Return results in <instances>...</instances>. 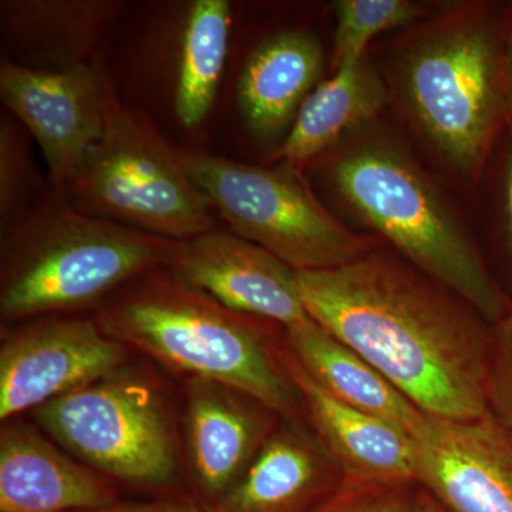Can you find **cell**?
I'll use <instances>...</instances> for the list:
<instances>
[{
	"label": "cell",
	"mask_w": 512,
	"mask_h": 512,
	"mask_svg": "<svg viewBox=\"0 0 512 512\" xmlns=\"http://www.w3.org/2000/svg\"><path fill=\"white\" fill-rule=\"evenodd\" d=\"M106 74L92 64L59 72L3 59L0 97L36 141L53 190L63 194L79 177L106 127Z\"/></svg>",
	"instance_id": "9"
},
{
	"label": "cell",
	"mask_w": 512,
	"mask_h": 512,
	"mask_svg": "<svg viewBox=\"0 0 512 512\" xmlns=\"http://www.w3.org/2000/svg\"><path fill=\"white\" fill-rule=\"evenodd\" d=\"M505 80H507V127L512 136V2L505 9Z\"/></svg>",
	"instance_id": "28"
},
{
	"label": "cell",
	"mask_w": 512,
	"mask_h": 512,
	"mask_svg": "<svg viewBox=\"0 0 512 512\" xmlns=\"http://www.w3.org/2000/svg\"><path fill=\"white\" fill-rule=\"evenodd\" d=\"M52 188V187H50ZM36 171L30 134L15 116L0 117V222L8 227L32 210L49 192Z\"/></svg>",
	"instance_id": "24"
},
{
	"label": "cell",
	"mask_w": 512,
	"mask_h": 512,
	"mask_svg": "<svg viewBox=\"0 0 512 512\" xmlns=\"http://www.w3.org/2000/svg\"><path fill=\"white\" fill-rule=\"evenodd\" d=\"M323 67L322 45L308 30H281L252 50L239 77L238 103L255 138L271 143L288 136Z\"/></svg>",
	"instance_id": "18"
},
{
	"label": "cell",
	"mask_w": 512,
	"mask_h": 512,
	"mask_svg": "<svg viewBox=\"0 0 512 512\" xmlns=\"http://www.w3.org/2000/svg\"><path fill=\"white\" fill-rule=\"evenodd\" d=\"M285 340L303 369L326 392L410 436L419 429L426 413L355 350L311 318L285 329Z\"/></svg>",
	"instance_id": "20"
},
{
	"label": "cell",
	"mask_w": 512,
	"mask_h": 512,
	"mask_svg": "<svg viewBox=\"0 0 512 512\" xmlns=\"http://www.w3.org/2000/svg\"><path fill=\"white\" fill-rule=\"evenodd\" d=\"M229 29L227 0L192 3L181 39L174 96L175 114L184 127H198L210 114L227 60Z\"/></svg>",
	"instance_id": "21"
},
{
	"label": "cell",
	"mask_w": 512,
	"mask_h": 512,
	"mask_svg": "<svg viewBox=\"0 0 512 512\" xmlns=\"http://www.w3.org/2000/svg\"><path fill=\"white\" fill-rule=\"evenodd\" d=\"M63 197L77 211L171 241L215 229L212 207L185 171L177 147L106 87V127Z\"/></svg>",
	"instance_id": "7"
},
{
	"label": "cell",
	"mask_w": 512,
	"mask_h": 512,
	"mask_svg": "<svg viewBox=\"0 0 512 512\" xmlns=\"http://www.w3.org/2000/svg\"><path fill=\"white\" fill-rule=\"evenodd\" d=\"M163 268L231 311L271 320L285 329L309 319L296 288V272L234 232L215 228L175 241Z\"/></svg>",
	"instance_id": "12"
},
{
	"label": "cell",
	"mask_w": 512,
	"mask_h": 512,
	"mask_svg": "<svg viewBox=\"0 0 512 512\" xmlns=\"http://www.w3.org/2000/svg\"><path fill=\"white\" fill-rule=\"evenodd\" d=\"M487 397L490 413L512 430V311L493 325Z\"/></svg>",
	"instance_id": "26"
},
{
	"label": "cell",
	"mask_w": 512,
	"mask_h": 512,
	"mask_svg": "<svg viewBox=\"0 0 512 512\" xmlns=\"http://www.w3.org/2000/svg\"><path fill=\"white\" fill-rule=\"evenodd\" d=\"M119 504L92 468L74 463L40 431L9 420L0 434V512H89Z\"/></svg>",
	"instance_id": "16"
},
{
	"label": "cell",
	"mask_w": 512,
	"mask_h": 512,
	"mask_svg": "<svg viewBox=\"0 0 512 512\" xmlns=\"http://www.w3.org/2000/svg\"><path fill=\"white\" fill-rule=\"evenodd\" d=\"M306 313L382 373L424 413H490L493 323L386 245L326 271L296 272Z\"/></svg>",
	"instance_id": "1"
},
{
	"label": "cell",
	"mask_w": 512,
	"mask_h": 512,
	"mask_svg": "<svg viewBox=\"0 0 512 512\" xmlns=\"http://www.w3.org/2000/svg\"><path fill=\"white\" fill-rule=\"evenodd\" d=\"M281 417L249 394L212 380L185 384V453L201 508L220 503L241 480Z\"/></svg>",
	"instance_id": "13"
},
{
	"label": "cell",
	"mask_w": 512,
	"mask_h": 512,
	"mask_svg": "<svg viewBox=\"0 0 512 512\" xmlns=\"http://www.w3.org/2000/svg\"><path fill=\"white\" fill-rule=\"evenodd\" d=\"M414 512H446L436 500L430 497L426 491L421 490L417 500L416 511Z\"/></svg>",
	"instance_id": "29"
},
{
	"label": "cell",
	"mask_w": 512,
	"mask_h": 512,
	"mask_svg": "<svg viewBox=\"0 0 512 512\" xmlns=\"http://www.w3.org/2000/svg\"><path fill=\"white\" fill-rule=\"evenodd\" d=\"M308 168L339 210L463 296L488 322L512 311L488 269L470 214L396 123L380 117L357 128Z\"/></svg>",
	"instance_id": "3"
},
{
	"label": "cell",
	"mask_w": 512,
	"mask_h": 512,
	"mask_svg": "<svg viewBox=\"0 0 512 512\" xmlns=\"http://www.w3.org/2000/svg\"><path fill=\"white\" fill-rule=\"evenodd\" d=\"M107 335L188 377L227 384L281 419L303 421L279 348L285 328L225 308L164 268L138 276L94 315Z\"/></svg>",
	"instance_id": "4"
},
{
	"label": "cell",
	"mask_w": 512,
	"mask_h": 512,
	"mask_svg": "<svg viewBox=\"0 0 512 512\" xmlns=\"http://www.w3.org/2000/svg\"><path fill=\"white\" fill-rule=\"evenodd\" d=\"M279 355L306 426L338 464L345 480L414 481L410 434L326 392L293 356L285 336Z\"/></svg>",
	"instance_id": "14"
},
{
	"label": "cell",
	"mask_w": 512,
	"mask_h": 512,
	"mask_svg": "<svg viewBox=\"0 0 512 512\" xmlns=\"http://www.w3.org/2000/svg\"><path fill=\"white\" fill-rule=\"evenodd\" d=\"M505 9L507 2L491 0L447 3L370 56L394 123L430 170L467 198L507 127Z\"/></svg>",
	"instance_id": "2"
},
{
	"label": "cell",
	"mask_w": 512,
	"mask_h": 512,
	"mask_svg": "<svg viewBox=\"0 0 512 512\" xmlns=\"http://www.w3.org/2000/svg\"><path fill=\"white\" fill-rule=\"evenodd\" d=\"M32 413L47 436L104 476L143 488L177 480L180 461L163 396L127 365Z\"/></svg>",
	"instance_id": "8"
},
{
	"label": "cell",
	"mask_w": 512,
	"mask_h": 512,
	"mask_svg": "<svg viewBox=\"0 0 512 512\" xmlns=\"http://www.w3.org/2000/svg\"><path fill=\"white\" fill-rule=\"evenodd\" d=\"M175 241L77 211L50 188L2 228L3 323L99 308L123 286L163 268Z\"/></svg>",
	"instance_id": "5"
},
{
	"label": "cell",
	"mask_w": 512,
	"mask_h": 512,
	"mask_svg": "<svg viewBox=\"0 0 512 512\" xmlns=\"http://www.w3.org/2000/svg\"><path fill=\"white\" fill-rule=\"evenodd\" d=\"M389 106L386 83L369 53L315 87L272 160L306 170L352 131L383 117Z\"/></svg>",
	"instance_id": "19"
},
{
	"label": "cell",
	"mask_w": 512,
	"mask_h": 512,
	"mask_svg": "<svg viewBox=\"0 0 512 512\" xmlns=\"http://www.w3.org/2000/svg\"><path fill=\"white\" fill-rule=\"evenodd\" d=\"M414 481L446 512H512V430L494 414L426 413L412 434Z\"/></svg>",
	"instance_id": "11"
},
{
	"label": "cell",
	"mask_w": 512,
	"mask_h": 512,
	"mask_svg": "<svg viewBox=\"0 0 512 512\" xmlns=\"http://www.w3.org/2000/svg\"><path fill=\"white\" fill-rule=\"evenodd\" d=\"M128 349L94 318L43 316L13 329L0 348V420L110 375L127 365Z\"/></svg>",
	"instance_id": "10"
},
{
	"label": "cell",
	"mask_w": 512,
	"mask_h": 512,
	"mask_svg": "<svg viewBox=\"0 0 512 512\" xmlns=\"http://www.w3.org/2000/svg\"><path fill=\"white\" fill-rule=\"evenodd\" d=\"M345 477L303 421L281 419L235 487L208 512H315Z\"/></svg>",
	"instance_id": "15"
},
{
	"label": "cell",
	"mask_w": 512,
	"mask_h": 512,
	"mask_svg": "<svg viewBox=\"0 0 512 512\" xmlns=\"http://www.w3.org/2000/svg\"><path fill=\"white\" fill-rule=\"evenodd\" d=\"M124 9L119 0H2L3 39L15 55L10 62L49 72L90 64Z\"/></svg>",
	"instance_id": "17"
},
{
	"label": "cell",
	"mask_w": 512,
	"mask_h": 512,
	"mask_svg": "<svg viewBox=\"0 0 512 512\" xmlns=\"http://www.w3.org/2000/svg\"><path fill=\"white\" fill-rule=\"evenodd\" d=\"M89 512H208L204 508L195 507V505L185 503H175V501H163V503L147 504H116L111 507L101 508L97 511Z\"/></svg>",
	"instance_id": "27"
},
{
	"label": "cell",
	"mask_w": 512,
	"mask_h": 512,
	"mask_svg": "<svg viewBox=\"0 0 512 512\" xmlns=\"http://www.w3.org/2000/svg\"><path fill=\"white\" fill-rule=\"evenodd\" d=\"M420 487L414 481H343L315 512H414Z\"/></svg>",
	"instance_id": "25"
},
{
	"label": "cell",
	"mask_w": 512,
	"mask_h": 512,
	"mask_svg": "<svg viewBox=\"0 0 512 512\" xmlns=\"http://www.w3.org/2000/svg\"><path fill=\"white\" fill-rule=\"evenodd\" d=\"M468 201L485 262L512 305V136L507 130L495 143Z\"/></svg>",
	"instance_id": "22"
},
{
	"label": "cell",
	"mask_w": 512,
	"mask_h": 512,
	"mask_svg": "<svg viewBox=\"0 0 512 512\" xmlns=\"http://www.w3.org/2000/svg\"><path fill=\"white\" fill-rule=\"evenodd\" d=\"M329 73L369 55L372 42L386 32L409 28L430 15V6L413 0H338Z\"/></svg>",
	"instance_id": "23"
},
{
	"label": "cell",
	"mask_w": 512,
	"mask_h": 512,
	"mask_svg": "<svg viewBox=\"0 0 512 512\" xmlns=\"http://www.w3.org/2000/svg\"><path fill=\"white\" fill-rule=\"evenodd\" d=\"M191 180L229 231L271 252L295 272L339 268L383 247L319 200L305 170L286 161L261 167L178 148Z\"/></svg>",
	"instance_id": "6"
}]
</instances>
